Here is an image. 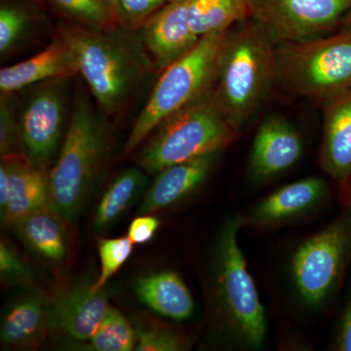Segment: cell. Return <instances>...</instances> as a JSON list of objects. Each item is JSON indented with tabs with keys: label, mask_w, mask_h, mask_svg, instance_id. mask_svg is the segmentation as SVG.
Segmentation results:
<instances>
[{
	"label": "cell",
	"mask_w": 351,
	"mask_h": 351,
	"mask_svg": "<svg viewBox=\"0 0 351 351\" xmlns=\"http://www.w3.org/2000/svg\"><path fill=\"white\" fill-rule=\"evenodd\" d=\"M131 32L73 25L58 32L73 50L78 73L95 101L108 114L126 105L152 64L140 36H131Z\"/></svg>",
	"instance_id": "1"
},
{
	"label": "cell",
	"mask_w": 351,
	"mask_h": 351,
	"mask_svg": "<svg viewBox=\"0 0 351 351\" xmlns=\"http://www.w3.org/2000/svg\"><path fill=\"white\" fill-rule=\"evenodd\" d=\"M276 41L251 18L233 25L228 32L213 91L239 132L276 82Z\"/></svg>",
	"instance_id": "2"
},
{
	"label": "cell",
	"mask_w": 351,
	"mask_h": 351,
	"mask_svg": "<svg viewBox=\"0 0 351 351\" xmlns=\"http://www.w3.org/2000/svg\"><path fill=\"white\" fill-rule=\"evenodd\" d=\"M230 29L203 36L184 56L163 69L132 126L124 147L125 154L142 144L165 120L213 89L219 56Z\"/></svg>",
	"instance_id": "3"
},
{
	"label": "cell",
	"mask_w": 351,
	"mask_h": 351,
	"mask_svg": "<svg viewBox=\"0 0 351 351\" xmlns=\"http://www.w3.org/2000/svg\"><path fill=\"white\" fill-rule=\"evenodd\" d=\"M107 132L86 99L80 98L54 167L48 176L50 208L73 223L82 212L98 177Z\"/></svg>",
	"instance_id": "4"
},
{
	"label": "cell",
	"mask_w": 351,
	"mask_h": 351,
	"mask_svg": "<svg viewBox=\"0 0 351 351\" xmlns=\"http://www.w3.org/2000/svg\"><path fill=\"white\" fill-rule=\"evenodd\" d=\"M156 131L138 159L141 169L151 175L174 164L221 152L239 135L213 89L165 120Z\"/></svg>",
	"instance_id": "5"
},
{
	"label": "cell",
	"mask_w": 351,
	"mask_h": 351,
	"mask_svg": "<svg viewBox=\"0 0 351 351\" xmlns=\"http://www.w3.org/2000/svg\"><path fill=\"white\" fill-rule=\"evenodd\" d=\"M276 82L295 96L324 103L351 89V29L278 44Z\"/></svg>",
	"instance_id": "6"
},
{
	"label": "cell",
	"mask_w": 351,
	"mask_h": 351,
	"mask_svg": "<svg viewBox=\"0 0 351 351\" xmlns=\"http://www.w3.org/2000/svg\"><path fill=\"white\" fill-rule=\"evenodd\" d=\"M242 219L234 217L219 233L215 287L226 327L242 345L257 348L267 334V316L239 242Z\"/></svg>",
	"instance_id": "7"
},
{
	"label": "cell",
	"mask_w": 351,
	"mask_h": 351,
	"mask_svg": "<svg viewBox=\"0 0 351 351\" xmlns=\"http://www.w3.org/2000/svg\"><path fill=\"white\" fill-rule=\"evenodd\" d=\"M351 254V219H339L295 249L291 272L306 306H319L332 294Z\"/></svg>",
	"instance_id": "8"
},
{
	"label": "cell",
	"mask_w": 351,
	"mask_h": 351,
	"mask_svg": "<svg viewBox=\"0 0 351 351\" xmlns=\"http://www.w3.org/2000/svg\"><path fill=\"white\" fill-rule=\"evenodd\" d=\"M350 8L351 0H253L250 18L278 45L332 34Z\"/></svg>",
	"instance_id": "9"
},
{
	"label": "cell",
	"mask_w": 351,
	"mask_h": 351,
	"mask_svg": "<svg viewBox=\"0 0 351 351\" xmlns=\"http://www.w3.org/2000/svg\"><path fill=\"white\" fill-rule=\"evenodd\" d=\"M61 80H52L29 97L19 119L25 154L43 168L56 152L63 133L64 98Z\"/></svg>",
	"instance_id": "10"
},
{
	"label": "cell",
	"mask_w": 351,
	"mask_h": 351,
	"mask_svg": "<svg viewBox=\"0 0 351 351\" xmlns=\"http://www.w3.org/2000/svg\"><path fill=\"white\" fill-rule=\"evenodd\" d=\"M304 151L301 135L285 117L270 115L258 126L252 144L249 172L263 182L290 169Z\"/></svg>",
	"instance_id": "11"
},
{
	"label": "cell",
	"mask_w": 351,
	"mask_h": 351,
	"mask_svg": "<svg viewBox=\"0 0 351 351\" xmlns=\"http://www.w3.org/2000/svg\"><path fill=\"white\" fill-rule=\"evenodd\" d=\"M189 1L171 2L138 29L152 66L161 71L184 56L199 41L189 27Z\"/></svg>",
	"instance_id": "12"
},
{
	"label": "cell",
	"mask_w": 351,
	"mask_h": 351,
	"mask_svg": "<svg viewBox=\"0 0 351 351\" xmlns=\"http://www.w3.org/2000/svg\"><path fill=\"white\" fill-rule=\"evenodd\" d=\"M104 289L76 286L50 302V331L76 341H89L110 309Z\"/></svg>",
	"instance_id": "13"
},
{
	"label": "cell",
	"mask_w": 351,
	"mask_h": 351,
	"mask_svg": "<svg viewBox=\"0 0 351 351\" xmlns=\"http://www.w3.org/2000/svg\"><path fill=\"white\" fill-rule=\"evenodd\" d=\"M78 73L77 62L60 34L34 57L0 71L1 95H12L38 83L66 80Z\"/></svg>",
	"instance_id": "14"
},
{
	"label": "cell",
	"mask_w": 351,
	"mask_h": 351,
	"mask_svg": "<svg viewBox=\"0 0 351 351\" xmlns=\"http://www.w3.org/2000/svg\"><path fill=\"white\" fill-rule=\"evenodd\" d=\"M219 152L174 164L157 173L138 208V215H147L172 206L191 195L204 184L218 160Z\"/></svg>",
	"instance_id": "15"
},
{
	"label": "cell",
	"mask_w": 351,
	"mask_h": 351,
	"mask_svg": "<svg viewBox=\"0 0 351 351\" xmlns=\"http://www.w3.org/2000/svg\"><path fill=\"white\" fill-rule=\"evenodd\" d=\"M9 184L8 202L1 212L2 221L15 225L24 217L50 208L49 180L43 168L27 156L1 159Z\"/></svg>",
	"instance_id": "16"
},
{
	"label": "cell",
	"mask_w": 351,
	"mask_h": 351,
	"mask_svg": "<svg viewBox=\"0 0 351 351\" xmlns=\"http://www.w3.org/2000/svg\"><path fill=\"white\" fill-rule=\"evenodd\" d=\"M320 161L332 179L351 176V89L325 101Z\"/></svg>",
	"instance_id": "17"
},
{
	"label": "cell",
	"mask_w": 351,
	"mask_h": 351,
	"mask_svg": "<svg viewBox=\"0 0 351 351\" xmlns=\"http://www.w3.org/2000/svg\"><path fill=\"white\" fill-rule=\"evenodd\" d=\"M328 193L327 182L321 178L291 182L261 201L252 212L250 221L260 226L278 225L322 204Z\"/></svg>",
	"instance_id": "18"
},
{
	"label": "cell",
	"mask_w": 351,
	"mask_h": 351,
	"mask_svg": "<svg viewBox=\"0 0 351 351\" xmlns=\"http://www.w3.org/2000/svg\"><path fill=\"white\" fill-rule=\"evenodd\" d=\"M135 293L154 313L175 321L188 320L195 313V301L181 277L161 271L138 278Z\"/></svg>",
	"instance_id": "19"
},
{
	"label": "cell",
	"mask_w": 351,
	"mask_h": 351,
	"mask_svg": "<svg viewBox=\"0 0 351 351\" xmlns=\"http://www.w3.org/2000/svg\"><path fill=\"white\" fill-rule=\"evenodd\" d=\"M50 302L29 295L16 302L1 323V343L9 348L38 346L50 331Z\"/></svg>",
	"instance_id": "20"
},
{
	"label": "cell",
	"mask_w": 351,
	"mask_h": 351,
	"mask_svg": "<svg viewBox=\"0 0 351 351\" xmlns=\"http://www.w3.org/2000/svg\"><path fill=\"white\" fill-rule=\"evenodd\" d=\"M63 221L48 207L32 212L14 226L29 248L46 260L59 263L66 258L69 248Z\"/></svg>",
	"instance_id": "21"
},
{
	"label": "cell",
	"mask_w": 351,
	"mask_h": 351,
	"mask_svg": "<svg viewBox=\"0 0 351 351\" xmlns=\"http://www.w3.org/2000/svg\"><path fill=\"white\" fill-rule=\"evenodd\" d=\"M253 0H189V23L198 39L251 17Z\"/></svg>",
	"instance_id": "22"
},
{
	"label": "cell",
	"mask_w": 351,
	"mask_h": 351,
	"mask_svg": "<svg viewBox=\"0 0 351 351\" xmlns=\"http://www.w3.org/2000/svg\"><path fill=\"white\" fill-rule=\"evenodd\" d=\"M145 182L144 170L129 168L115 178L101 196L94 216L96 230L112 225L121 216L142 191Z\"/></svg>",
	"instance_id": "23"
},
{
	"label": "cell",
	"mask_w": 351,
	"mask_h": 351,
	"mask_svg": "<svg viewBox=\"0 0 351 351\" xmlns=\"http://www.w3.org/2000/svg\"><path fill=\"white\" fill-rule=\"evenodd\" d=\"M135 346V328L112 306L88 345L95 351H130Z\"/></svg>",
	"instance_id": "24"
},
{
	"label": "cell",
	"mask_w": 351,
	"mask_h": 351,
	"mask_svg": "<svg viewBox=\"0 0 351 351\" xmlns=\"http://www.w3.org/2000/svg\"><path fill=\"white\" fill-rule=\"evenodd\" d=\"M64 14L84 27L97 29H112L113 14L103 0H52Z\"/></svg>",
	"instance_id": "25"
},
{
	"label": "cell",
	"mask_w": 351,
	"mask_h": 351,
	"mask_svg": "<svg viewBox=\"0 0 351 351\" xmlns=\"http://www.w3.org/2000/svg\"><path fill=\"white\" fill-rule=\"evenodd\" d=\"M134 243L128 237L99 240L101 271L92 284L94 290H101L130 258Z\"/></svg>",
	"instance_id": "26"
},
{
	"label": "cell",
	"mask_w": 351,
	"mask_h": 351,
	"mask_svg": "<svg viewBox=\"0 0 351 351\" xmlns=\"http://www.w3.org/2000/svg\"><path fill=\"white\" fill-rule=\"evenodd\" d=\"M16 115L12 95H1L0 101V156L1 159L27 156Z\"/></svg>",
	"instance_id": "27"
},
{
	"label": "cell",
	"mask_w": 351,
	"mask_h": 351,
	"mask_svg": "<svg viewBox=\"0 0 351 351\" xmlns=\"http://www.w3.org/2000/svg\"><path fill=\"white\" fill-rule=\"evenodd\" d=\"M173 1L176 0H117L115 24L127 31H138L154 13Z\"/></svg>",
	"instance_id": "28"
},
{
	"label": "cell",
	"mask_w": 351,
	"mask_h": 351,
	"mask_svg": "<svg viewBox=\"0 0 351 351\" xmlns=\"http://www.w3.org/2000/svg\"><path fill=\"white\" fill-rule=\"evenodd\" d=\"M27 14L12 6L0 9V53L2 56L12 51L24 36L27 27Z\"/></svg>",
	"instance_id": "29"
},
{
	"label": "cell",
	"mask_w": 351,
	"mask_h": 351,
	"mask_svg": "<svg viewBox=\"0 0 351 351\" xmlns=\"http://www.w3.org/2000/svg\"><path fill=\"white\" fill-rule=\"evenodd\" d=\"M137 351H179L184 350L182 339L176 332L158 326L135 328Z\"/></svg>",
	"instance_id": "30"
},
{
	"label": "cell",
	"mask_w": 351,
	"mask_h": 351,
	"mask_svg": "<svg viewBox=\"0 0 351 351\" xmlns=\"http://www.w3.org/2000/svg\"><path fill=\"white\" fill-rule=\"evenodd\" d=\"M0 276L9 284L27 283L32 280V271L17 251L5 240L0 242Z\"/></svg>",
	"instance_id": "31"
},
{
	"label": "cell",
	"mask_w": 351,
	"mask_h": 351,
	"mask_svg": "<svg viewBox=\"0 0 351 351\" xmlns=\"http://www.w3.org/2000/svg\"><path fill=\"white\" fill-rule=\"evenodd\" d=\"M160 221L149 214L140 215L131 221L128 228V237L134 245L147 243L154 239L158 230Z\"/></svg>",
	"instance_id": "32"
},
{
	"label": "cell",
	"mask_w": 351,
	"mask_h": 351,
	"mask_svg": "<svg viewBox=\"0 0 351 351\" xmlns=\"http://www.w3.org/2000/svg\"><path fill=\"white\" fill-rule=\"evenodd\" d=\"M336 350L351 351V294L346 302L337 335Z\"/></svg>",
	"instance_id": "33"
},
{
	"label": "cell",
	"mask_w": 351,
	"mask_h": 351,
	"mask_svg": "<svg viewBox=\"0 0 351 351\" xmlns=\"http://www.w3.org/2000/svg\"><path fill=\"white\" fill-rule=\"evenodd\" d=\"M9 196V184L8 178H7L6 171L3 166H0V211L5 209L7 202H8Z\"/></svg>",
	"instance_id": "34"
},
{
	"label": "cell",
	"mask_w": 351,
	"mask_h": 351,
	"mask_svg": "<svg viewBox=\"0 0 351 351\" xmlns=\"http://www.w3.org/2000/svg\"><path fill=\"white\" fill-rule=\"evenodd\" d=\"M104 3L108 6V8L112 11L113 17H114L115 7H117V0H103Z\"/></svg>",
	"instance_id": "35"
},
{
	"label": "cell",
	"mask_w": 351,
	"mask_h": 351,
	"mask_svg": "<svg viewBox=\"0 0 351 351\" xmlns=\"http://www.w3.org/2000/svg\"><path fill=\"white\" fill-rule=\"evenodd\" d=\"M341 25H343V29H351V8L350 10L348 11V13L346 14L345 19L343 20Z\"/></svg>",
	"instance_id": "36"
}]
</instances>
